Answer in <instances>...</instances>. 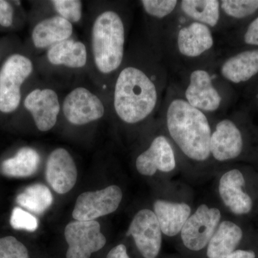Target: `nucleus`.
<instances>
[{
  "label": "nucleus",
  "mask_w": 258,
  "mask_h": 258,
  "mask_svg": "<svg viewBox=\"0 0 258 258\" xmlns=\"http://www.w3.org/2000/svg\"><path fill=\"white\" fill-rule=\"evenodd\" d=\"M166 122L171 138L186 157L199 162L208 160L212 129L203 111L175 98L168 106Z\"/></svg>",
  "instance_id": "1"
},
{
  "label": "nucleus",
  "mask_w": 258,
  "mask_h": 258,
  "mask_svg": "<svg viewBox=\"0 0 258 258\" xmlns=\"http://www.w3.org/2000/svg\"><path fill=\"white\" fill-rule=\"evenodd\" d=\"M156 85L143 71L125 68L120 73L114 91V108L120 119L129 124L139 123L152 114L157 106Z\"/></svg>",
  "instance_id": "2"
},
{
  "label": "nucleus",
  "mask_w": 258,
  "mask_h": 258,
  "mask_svg": "<svg viewBox=\"0 0 258 258\" xmlns=\"http://www.w3.org/2000/svg\"><path fill=\"white\" fill-rule=\"evenodd\" d=\"M124 25L113 11L101 13L95 20L92 30L93 57L97 69L105 74L120 67L124 54Z\"/></svg>",
  "instance_id": "3"
},
{
  "label": "nucleus",
  "mask_w": 258,
  "mask_h": 258,
  "mask_svg": "<svg viewBox=\"0 0 258 258\" xmlns=\"http://www.w3.org/2000/svg\"><path fill=\"white\" fill-rule=\"evenodd\" d=\"M31 60L14 54L0 69V111L10 113L18 108L21 101V86L32 74Z\"/></svg>",
  "instance_id": "4"
},
{
  "label": "nucleus",
  "mask_w": 258,
  "mask_h": 258,
  "mask_svg": "<svg viewBox=\"0 0 258 258\" xmlns=\"http://www.w3.org/2000/svg\"><path fill=\"white\" fill-rule=\"evenodd\" d=\"M221 220V212L216 208L200 205L191 214L180 232L181 241L186 248L200 251L208 246Z\"/></svg>",
  "instance_id": "5"
},
{
  "label": "nucleus",
  "mask_w": 258,
  "mask_h": 258,
  "mask_svg": "<svg viewBox=\"0 0 258 258\" xmlns=\"http://www.w3.org/2000/svg\"><path fill=\"white\" fill-rule=\"evenodd\" d=\"M64 237L69 244L67 258H90L106 243L101 225L95 220L70 222L64 229Z\"/></svg>",
  "instance_id": "6"
},
{
  "label": "nucleus",
  "mask_w": 258,
  "mask_h": 258,
  "mask_svg": "<svg viewBox=\"0 0 258 258\" xmlns=\"http://www.w3.org/2000/svg\"><path fill=\"white\" fill-rule=\"evenodd\" d=\"M122 198V190L116 185L81 194L76 200L73 217L77 221H92L106 216L118 208Z\"/></svg>",
  "instance_id": "7"
},
{
  "label": "nucleus",
  "mask_w": 258,
  "mask_h": 258,
  "mask_svg": "<svg viewBox=\"0 0 258 258\" xmlns=\"http://www.w3.org/2000/svg\"><path fill=\"white\" fill-rule=\"evenodd\" d=\"M127 235L133 237L136 246L144 258H157L162 244V232L152 210L144 209L137 212Z\"/></svg>",
  "instance_id": "8"
},
{
  "label": "nucleus",
  "mask_w": 258,
  "mask_h": 258,
  "mask_svg": "<svg viewBox=\"0 0 258 258\" xmlns=\"http://www.w3.org/2000/svg\"><path fill=\"white\" fill-rule=\"evenodd\" d=\"M63 113L70 123L81 125L100 119L105 109L98 96L86 88H77L64 98Z\"/></svg>",
  "instance_id": "9"
},
{
  "label": "nucleus",
  "mask_w": 258,
  "mask_h": 258,
  "mask_svg": "<svg viewBox=\"0 0 258 258\" xmlns=\"http://www.w3.org/2000/svg\"><path fill=\"white\" fill-rule=\"evenodd\" d=\"M176 166L175 155L170 142L162 135L156 137L150 147L136 161L137 171L144 176H152L157 171L171 172Z\"/></svg>",
  "instance_id": "10"
},
{
  "label": "nucleus",
  "mask_w": 258,
  "mask_h": 258,
  "mask_svg": "<svg viewBox=\"0 0 258 258\" xmlns=\"http://www.w3.org/2000/svg\"><path fill=\"white\" fill-rule=\"evenodd\" d=\"M184 96L191 106L203 112L216 111L221 105L222 97L205 70H195L191 73Z\"/></svg>",
  "instance_id": "11"
},
{
  "label": "nucleus",
  "mask_w": 258,
  "mask_h": 258,
  "mask_svg": "<svg viewBox=\"0 0 258 258\" xmlns=\"http://www.w3.org/2000/svg\"><path fill=\"white\" fill-rule=\"evenodd\" d=\"M77 177V168L68 151L59 148L51 153L47 161L46 179L55 192H69L76 184Z\"/></svg>",
  "instance_id": "12"
},
{
  "label": "nucleus",
  "mask_w": 258,
  "mask_h": 258,
  "mask_svg": "<svg viewBox=\"0 0 258 258\" xmlns=\"http://www.w3.org/2000/svg\"><path fill=\"white\" fill-rule=\"evenodd\" d=\"M25 108L31 113L37 128L47 132L57 122L60 106L58 97L51 89H35L25 100Z\"/></svg>",
  "instance_id": "13"
},
{
  "label": "nucleus",
  "mask_w": 258,
  "mask_h": 258,
  "mask_svg": "<svg viewBox=\"0 0 258 258\" xmlns=\"http://www.w3.org/2000/svg\"><path fill=\"white\" fill-rule=\"evenodd\" d=\"M243 149V140L240 129L233 121L223 119L219 121L210 139V154L218 161L236 159Z\"/></svg>",
  "instance_id": "14"
},
{
  "label": "nucleus",
  "mask_w": 258,
  "mask_h": 258,
  "mask_svg": "<svg viewBox=\"0 0 258 258\" xmlns=\"http://www.w3.org/2000/svg\"><path fill=\"white\" fill-rule=\"evenodd\" d=\"M245 180L238 169L225 172L219 181L218 191L222 203L232 213L247 215L252 209V200L244 191Z\"/></svg>",
  "instance_id": "15"
},
{
  "label": "nucleus",
  "mask_w": 258,
  "mask_h": 258,
  "mask_svg": "<svg viewBox=\"0 0 258 258\" xmlns=\"http://www.w3.org/2000/svg\"><path fill=\"white\" fill-rule=\"evenodd\" d=\"M213 45L211 30L204 24L193 22L178 32V50L185 57H199L210 50Z\"/></svg>",
  "instance_id": "16"
},
{
  "label": "nucleus",
  "mask_w": 258,
  "mask_h": 258,
  "mask_svg": "<svg viewBox=\"0 0 258 258\" xmlns=\"http://www.w3.org/2000/svg\"><path fill=\"white\" fill-rule=\"evenodd\" d=\"M153 208L161 232L168 237L180 234L191 213V207L188 204L169 200H156Z\"/></svg>",
  "instance_id": "17"
},
{
  "label": "nucleus",
  "mask_w": 258,
  "mask_h": 258,
  "mask_svg": "<svg viewBox=\"0 0 258 258\" xmlns=\"http://www.w3.org/2000/svg\"><path fill=\"white\" fill-rule=\"evenodd\" d=\"M72 33V23L62 17L54 16L37 24L32 31V40L37 48H45L69 40Z\"/></svg>",
  "instance_id": "18"
},
{
  "label": "nucleus",
  "mask_w": 258,
  "mask_h": 258,
  "mask_svg": "<svg viewBox=\"0 0 258 258\" xmlns=\"http://www.w3.org/2000/svg\"><path fill=\"white\" fill-rule=\"evenodd\" d=\"M243 237L242 229L234 222H220L208 244V258H225L235 251Z\"/></svg>",
  "instance_id": "19"
},
{
  "label": "nucleus",
  "mask_w": 258,
  "mask_h": 258,
  "mask_svg": "<svg viewBox=\"0 0 258 258\" xmlns=\"http://www.w3.org/2000/svg\"><path fill=\"white\" fill-rule=\"evenodd\" d=\"M222 77L233 83L246 82L258 74V49L243 51L222 64Z\"/></svg>",
  "instance_id": "20"
},
{
  "label": "nucleus",
  "mask_w": 258,
  "mask_h": 258,
  "mask_svg": "<svg viewBox=\"0 0 258 258\" xmlns=\"http://www.w3.org/2000/svg\"><path fill=\"white\" fill-rule=\"evenodd\" d=\"M47 58L53 64L79 69L86 64L87 51L83 42L66 40L52 45L47 52Z\"/></svg>",
  "instance_id": "21"
},
{
  "label": "nucleus",
  "mask_w": 258,
  "mask_h": 258,
  "mask_svg": "<svg viewBox=\"0 0 258 258\" xmlns=\"http://www.w3.org/2000/svg\"><path fill=\"white\" fill-rule=\"evenodd\" d=\"M40 163V156L35 149L24 147L18 151L15 157L3 161L2 171L10 177H28L36 172Z\"/></svg>",
  "instance_id": "22"
},
{
  "label": "nucleus",
  "mask_w": 258,
  "mask_h": 258,
  "mask_svg": "<svg viewBox=\"0 0 258 258\" xmlns=\"http://www.w3.org/2000/svg\"><path fill=\"white\" fill-rule=\"evenodd\" d=\"M181 10L186 16L209 28L215 27L220 17V3L217 0H184Z\"/></svg>",
  "instance_id": "23"
},
{
  "label": "nucleus",
  "mask_w": 258,
  "mask_h": 258,
  "mask_svg": "<svg viewBox=\"0 0 258 258\" xmlns=\"http://www.w3.org/2000/svg\"><path fill=\"white\" fill-rule=\"evenodd\" d=\"M53 198L48 187L41 184L28 186L17 197L16 202L29 211L41 215L52 205Z\"/></svg>",
  "instance_id": "24"
},
{
  "label": "nucleus",
  "mask_w": 258,
  "mask_h": 258,
  "mask_svg": "<svg viewBox=\"0 0 258 258\" xmlns=\"http://www.w3.org/2000/svg\"><path fill=\"white\" fill-rule=\"evenodd\" d=\"M220 3V8L231 18H247L258 10V0H223Z\"/></svg>",
  "instance_id": "25"
},
{
  "label": "nucleus",
  "mask_w": 258,
  "mask_h": 258,
  "mask_svg": "<svg viewBox=\"0 0 258 258\" xmlns=\"http://www.w3.org/2000/svg\"><path fill=\"white\" fill-rule=\"evenodd\" d=\"M60 17L70 23H77L82 15V3L78 0H54L51 2Z\"/></svg>",
  "instance_id": "26"
},
{
  "label": "nucleus",
  "mask_w": 258,
  "mask_h": 258,
  "mask_svg": "<svg viewBox=\"0 0 258 258\" xmlns=\"http://www.w3.org/2000/svg\"><path fill=\"white\" fill-rule=\"evenodd\" d=\"M0 258H29L28 249L12 236L0 238Z\"/></svg>",
  "instance_id": "27"
},
{
  "label": "nucleus",
  "mask_w": 258,
  "mask_h": 258,
  "mask_svg": "<svg viewBox=\"0 0 258 258\" xmlns=\"http://www.w3.org/2000/svg\"><path fill=\"white\" fill-rule=\"evenodd\" d=\"M141 3L148 15L159 19L170 15L178 4L176 0H143Z\"/></svg>",
  "instance_id": "28"
},
{
  "label": "nucleus",
  "mask_w": 258,
  "mask_h": 258,
  "mask_svg": "<svg viewBox=\"0 0 258 258\" xmlns=\"http://www.w3.org/2000/svg\"><path fill=\"white\" fill-rule=\"evenodd\" d=\"M10 225L15 230H25L34 232L38 227L36 217L20 208H15L10 217Z\"/></svg>",
  "instance_id": "29"
},
{
  "label": "nucleus",
  "mask_w": 258,
  "mask_h": 258,
  "mask_svg": "<svg viewBox=\"0 0 258 258\" xmlns=\"http://www.w3.org/2000/svg\"><path fill=\"white\" fill-rule=\"evenodd\" d=\"M14 10L8 1L0 0V25L8 28L13 24Z\"/></svg>",
  "instance_id": "30"
},
{
  "label": "nucleus",
  "mask_w": 258,
  "mask_h": 258,
  "mask_svg": "<svg viewBox=\"0 0 258 258\" xmlns=\"http://www.w3.org/2000/svg\"><path fill=\"white\" fill-rule=\"evenodd\" d=\"M244 41L247 45L258 46V17L249 24L244 33Z\"/></svg>",
  "instance_id": "31"
},
{
  "label": "nucleus",
  "mask_w": 258,
  "mask_h": 258,
  "mask_svg": "<svg viewBox=\"0 0 258 258\" xmlns=\"http://www.w3.org/2000/svg\"><path fill=\"white\" fill-rule=\"evenodd\" d=\"M106 258H130L124 244H120L115 246L108 252Z\"/></svg>",
  "instance_id": "32"
},
{
  "label": "nucleus",
  "mask_w": 258,
  "mask_h": 258,
  "mask_svg": "<svg viewBox=\"0 0 258 258\" xmlns=\"http://www.w3.org/2000/svg\"><path fill=\"white\" fill-rule=\"evenodd\" d=\"M255 253L253 251L242 250V249H237L234 251L230 255L225 258H255Z\"/></svg>",
  "instance_id": "33"
},
{
  "label": "nucleus",
  "mask_w": 258,
  "mask_h": 258,
  "mask_svg": "<svg viewBox=\"0 0 258 258\" xmlns=\"http://www.w3.org/2000/svg\"><path fill=\"white\" fill-rule=\"evenodd\" d=\"M257 98H258V93H257Z\"/></svg>",
  "instance_id": "34"
}]
</instances>
